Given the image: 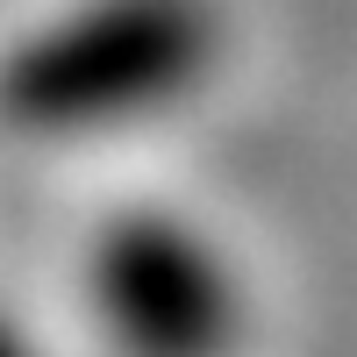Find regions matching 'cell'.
Masks as SVG:
<instances>
[{
    "instance_id": "cell-1",
    "label": "cell",
    "mask_w": 357,
    "mask_h": 357,
    "mask_svg": "<svg viewBox=\"0 0 357 357\" xmlns=\"http://www.w3.org/2000/svg\"><path fill=\"white\" fill-rule=\"evenodd\" d=\"M207 0H79L0 57V122L22 136H100L186 100L215 65Z\"/></svg>"
},
{
    "instance_id": "cell-2",
    "label": "cell",
    "mask_w": 357,
    "mask_h": 357,
    "mask_svg": "<svg viewBox=\"0 0 357 357\" xmlns=\"http://www.w3.org/2000/svg\"><path fill=\"white\" fill-rule=\"evenodd\" d=\"M100 329L122 357H229L243 301L222 250L172 215H122L86 257Z\"/></svg>"
},
{
    "instance_id": "cell-3",
    "label": "cell",
    "mask_w": 357,
    "mask_h": 357,
    "mask_svg": "<svg viewBox=\"0 0 357 357\" xmlns=\"http://www.w3.org/2000/svg\"><path fill=\"white\" fill-rule=\"evenodd\" d=\"M0 357H22V343L8 336V321H0Z\"/></svg>"
}]
</instances>
